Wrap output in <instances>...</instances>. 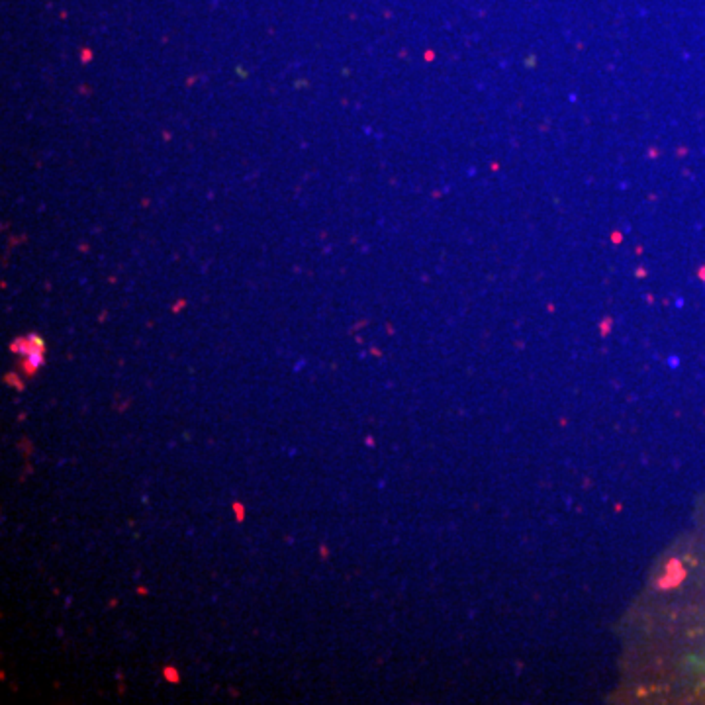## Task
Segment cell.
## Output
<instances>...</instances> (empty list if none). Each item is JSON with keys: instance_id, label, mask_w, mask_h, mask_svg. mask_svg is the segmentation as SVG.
<instances>
[{"instance_id": "cell-1", "label": "cell", "mask_w": 705, "mask_h": 705, "mask_svg": "<svg viewBox=\"0 0 705 705\" xmlns=\"http://www.w3.org/2000/svg\"><path fill=\"white\" fill-rule=\"evenodd\" d=\"M165 672H167V676H168V678H171V680L177 682V678H179V676H177V672H175V670L167 668V670H165Z\"/></svg>"}]
</instances>
